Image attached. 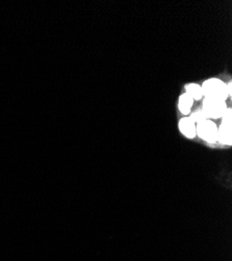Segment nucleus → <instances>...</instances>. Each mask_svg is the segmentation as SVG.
Listing matches in <instances>:
<instances>
[{
    "label": "nucleus",
    "instance_id": "f257e3e1",
    "mask_svg": "<svg viewBox=\"0 0 232 261\" xmlns=\"http://www.w3.org/2000/svg\"><path fill=\"white\" fill-rule=\"evenodd\" d=\"M201 89L203 96H205V98L225 101L228 97L226 84H224L221 79L210 78L203 83Z\"/></svg>",
    "mask_w": 232,
    "mask_h": 261
},
{
    "label": "nucleus",
    "instance_id": "f03ea898",
    "mask_svg": "<svg viewBox=\"0 0 232 261\" xmlns=\"http://www.w3.org/2000/svg\"><path fill=\"white\" fill-rule=\"evenodd\" d=\"M225 101L217 99L204 98L202 106V112L207 119H219L222 118L224 113L227 110Z\"/></svg>",
    "mask_w": 232,
    "mask_h": 261
},
{
    "label": "nucleus",
    "instance_id": "7ed1b4c3",
    "mask_svg": "<svg viewBox=\"0 0 232 261\" xmlns=\"http://www.w3.org/2000/svg\"><path fill=\"white\" fill-rule=\"evenodd\" d=\"M196 135L208 143H215L217 141V127L213 120L205 119L196 125Z\"/></svg>",
    "mask_w": 232,
    "mask_h": 261
},
{
    "label": "nucleus",
    "instance_id": "20e7f679",
    "mask_svg": "<svg viewBox=\"0 0 232 261\" xmlns=\"http://www.w3.org/2000/svg\"><path fill=\"white\" fill-rule=\"evenodd\" d=\"M179 130L187 138H195L196 137V125L190 117H184L179 121Z\"/></svg>",
    "mask_w": 232,
    "mask_h": 261
},
{
    "label": "nucleus",
    "instance_id": "39448f33",
    "mask_svg": "<svg viewBox=\"0 0 232 261\" xmlns=\"http://www.w3.org/2000/svg\"><path fill=\"white\" fill-rule=\"evenodd\" d=\"M231 139H232L231 125L222 122V125L217 128V141L222 144L230 146Z\"/></svg>",
    "mask_w": 232,
    "mask_h": 261
},
{
    "label": "nucleus",
    "instance_id": "423d86ee",
    "mask_svg": "<svg viewBox=\"0 0 232 261\" xmlns=\"http://www.w3.org/2000/svg\"><path fill=\"white\" fill-rule=\"evenodd\" d=\"M193 103H194V99L190 95H188V94H186V93L181 94L180 97H179V100H178V108H179L180 112L184 115L190 114Z\"/></svg>",
    "mask_w": 232,
    "mask_h": 261
},
{
    "label": "nucleus",
    "instance_id": "0eeeda50",
    "mask_svg": "<svg viewBox=\"0 0 232 261\" xmlns=\"http://www.w3.org/2000/svg\"><path fill=\"white\" fill-rule=\"evenodd\" d=\"M186 94H188L194 100H200L203 97L201 86L198 84H188L185 87Z\"/></svg>",
    "mask_w": 232,
    "mask_h": 261
},
{
    "label": "nucleus",
    "instance_id": "6e6552de",
    "mask_svg": "<svg viewBox=\"0 0 232 261\" xmlns=\"http://www.w3.org/2000/svg\"><path fill=\"white\" fill-rule=\"evenodd\" d=\"M190 118L195 123V125H198V123H200L202 121H204L205 119H207L205 117V115L203 114L202 110H198V111H196V112H193L191 114V116H190Z\"/></svg>",
    "mask_w": 232,
    "mask_h": 261
},
{
    "label": "nucleus",
    "instance_id": "1a4fd4ad",
    "mask_svg": "<svg viewBox=\"0 0 232 261\" xmlns=\"http://www.w3.org/2000/svg\"><path fill=\"white\" fill-rule=\"evenodd\" d=\"M223 123H228V125H232V113H231V109H227L226 112L223 115Z\"/></svg>",
    "mask_w": 232,
    "mask_h": 261
}]
</instances>
